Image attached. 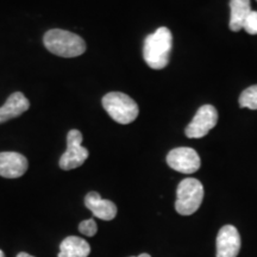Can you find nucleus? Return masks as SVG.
Masks as SVG:
<instances>
[{
	"instance_id": "f257e3e1",
	"label": "nucleus",
	"mask_w": 257,
	"mask_h": 257,
	"mask_svg": "<svg viewBox=\"0 0 257 257\" xmlns=\"http://www.w3.org/2000/svg\"><path fill=\"white\" fill-rule=\"evenodd\" d=\"M173 36L168 28H159L144 41L143 57L150 68L163 69L169 62Z\"/></svg>"
},
{
	"instance_id": "f03ea898",
	"label": "nucleus",
	"mask_w": 257,
	"mask_h": 257,
	"mask_svg": "<svg viewBox=\"0 0 257 257\" xmlns=\"http://www.w3.org/2000/svg\"><path fill=\"white\" fill-rule=\"evenodd\" d=\"M44 47L54 55L61 57H76L86 51V43L79 35L73 32L53 29L43 37Z\"/></svg>"
},
{
	"instance_id": "7ed1b4c3",
	"label": "nucleus",
	"mask_w": 257,
	"mask_h": 257,
	"mask_svg": "<svg viewBox=\"0 0 257 257\" xmlns=\"http://www.w3.org/2000/svg\"><path fill=\"white\" fill-rule=\"evenodd\" d=\"M102 106L112 119L119 124L133 123L140 113L136 101L121 92L107 93L102 98Z\"/></svg>"
},
{
	"instance_id": "20e7f679",
	"label": "nucleus",
	"mask_w": 257,
	"mask_h": 257,
	"mask_svg": "<svg viewBox=\"0 0 257 257\" xmlns=\"http://www.w3.org/2000/svg\"><path fill=\"white\" fill-rule=\"evenodd\" d=\"M204 199V186L194 178L184 179L176 191L175 210L181 216H191L200 207Z\"/></svg>"
},
{
	"instance_id": "39448f33",
	"label": "nucleus",
	"mask_w": 257,
	"mask_h": 257,
	"mask_svg": "<svg viewBox=\"0 0 257 257\" xmlns=\"http://www.w3.org/2000/svg\"><path fill=\"white\" fill-rule=\"evenodd\" d=\"M88 159V150L82 147V134L79 130H70L67 135V150L60 159V168L72 170L82 166Z\"/></svg>"
},
{
	"instance_id": "423d86ee",
	"label": "nucleus",
	"mask_w": 257,
	"mask_h": 257,
	"mask_svg": "<svg viewBox=\"0 0 257 257\" xmlns=\"http://www.w3.org/2000/svg\"><path fill=\"white\" fill-rule=\"evenodd\" d=\"M167 163L172 169L182 174H193L200 168V156L194 149L187 147L175 148L167 155Z\"/></svg>"
},
{
	"instance_id": "0eeeda50",
	"label": "nucleus",
	"mask_w": 257,
	"mask_h": 257,
	"mask_svg": "<svg viewBox=\"0 0 257 257\" xmlns=\"http://www.w3.org/2000/svg\"><path fill=\"white\" fill-rule=\"evenodd\" d=\"M218 121V112L212 105H204L199 108L191 123L185 128L188 138H201L210 133Z\"/></svg>"
},
{
	"instance_id": "6e6552de",
	"label": "nucleus",
	"mask_w": 257,
	"mask_h": 257,
	"mask_svg": "<svg viewBox=\"0 0 257 257\" xmlns=\"http://www.w3.org/2000/svg\"><path fill=\"white\" fill-rule=\"evenodd\" d=\"M240 250V236L232 225H225L217 236V257H237Z\"/></svg>"
},
{
	"instance_id": "1a4fd4ad",
	"label": "nucleus",
	"mask_w": 257,
	"mask_h": 257,
	"mask_svg": "<svg viewBox=\"0 0 257 257\" xmlns=\"http://www.w3.org/2000/svg\"><path fill=\"white\" fill-rule=\"evenodd\" d=\"M29 162L27 157L19 153H0V176L6 179H17L27 173Z\"/></svg>"
},
{
	"instance_id": "9d476101",
	"label": "nucleus",
	"mask_w": 257,
	"mask_h": 257,
	"mask_svg": "<svg viewBox=\"0 0 257 257\" xmlns=\"http://www.w3.org/2000/svg\"><path fill=\"white\" fill-rule=\"evenodd\" d=\"M85 205L93 216L101 220H112L117 216L114 202L102 199L98 192H89L85 197Z\"/></svg>"
},
{
	"instance_id": "9b49d317",
	"label": "nucleus",
	"mask_w": 257,
	"mask_h": 257,
	"mask_svg": "<svg viewBox=\"0 0 257 257\" xmlns=\"http://www.w3.org/2000/svg\"><path fill=\"white\" fill-rule=\"evenodd\" d=\"M30 107V102L22 92H15L0 107V124L19 117Z\"/></svg>"
},
{
	"instance_id": "f8f14e48",
	"label": "nucleus",
	"mask_w": 257,
	"mask_h": 257,
	"mask_svg": "<svg viewBox=\"0 0 257 257\" xmlns=\"http://www.w3.org/2000/svg\"><path fill=\"white\" fill-rule=\"evenodd\" d=\"M91 246L81 237L69 236L62 240L60 245L59 257H88Z\"/></svg>"
},
{
	"instance_id": "ddd939ff",
	"label": "nucleus",
	"mask_w": 257,
	"mask_h": 257,
	"mask_svg": "<svg viewBox=\"0 0 257 257\" xmlns=\"http://www.w3.org/2000/svg\"><path fill=\"white\" fill-rule=\"evenodd\" d=\"M231 18L230 29L232 31H239L243 29L244 22L252 11L250 6V0H230Z\"/></svg>"
},
{
	"instance_id": "4468645a",
	"label": "nucleus",
	"mask_w": 257,
	"mask_h": 257,
	"mask_svg": "<svg viewBox=\"0 0 257 257\" xmlns=\"http://www.w3.org/2000/svg\"><path fill=\"white\" fill-rule=\"evenodd\" d=\"M238 101L240 107L257 110V85L250 86V87L244 89Z\"/></svg>"
},
{
	"instance_id": "2eb2a0df",
	"label": "nucleus",
	"mask_w": 257,
	"mask_h": 257,
	"mask_svg": "<svg viewBox=\"0 0 257 257\" xmlns=\"http://www.w3.org/2000/svg\"><path fill=\"white\" fill-rule=\"evenodd\" d=\"M79 231L87 237H93L98 231V225H96L94 218H89L87 220H83L79 224Z\"/></svg>"
},
{
	"instance_id": "dca6fc26",
	"label": "nucleus",
	"mask_w": 257,
	"mask_h": 257,
	"mask_svg": "<svg viewBox=\"0 0 257 257\" xmlns=\"http://www.w3.org/2000/svg\"><path fill=\"white\" fill-rule=\"evenodd\" d=\"M243 29L249 35H257V11H251L244 22Z\"/></svg>"
},
{
	"instance_id": "f3484780",
	"label": "nucleus",
	"mask_w": 257,
	"mask_h": 257,
	"mask_svg": "<svg viewBox=\"0 0 257 257\" xmlns=\"http://www.w3.org/2000/svg\"><path fill=\"white\" fill-rule=\"evenodd\" d=\"M17 257H34V256H31L30 253H28V252H19Z\"/></svg>"
},
{
	"instance_id": "a211bd4d",
	"label": "nucleus",
	"mask_w": 257,
	"mask_h": 257,
	"mask_svg": "<svg viewBox=\"0 0 257 257\" xmlns=\"http://www.w3.org/2000/svg\"><path fill=\"white\" fill-rule=\"evenodd\" d=\"M131 257H152L149 253H141L140 256H131Z\"/></svg>"
},
{
	"instance_id": "6ab92c4d",
	"label": "nucleus",
	"mask_w": 257,
	"mask_h": 257,
	"mask_svg": "<svg viewBox=\"0 0 257 257\" xmlns=\"http://www.w3.org/2000/svg\"><path fill=\"white\" fill-rule=\"evenodd\" d=\"M0 257H5V253H4V251H3V250H0Z\"/></svg>"
}]
</instances>
